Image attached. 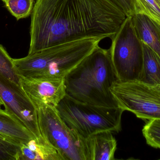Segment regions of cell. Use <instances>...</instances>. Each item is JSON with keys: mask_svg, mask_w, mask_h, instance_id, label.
Segmentation results:
<instances>
[{"mask_svg": "<svg viewBox=\"0 0 160 160\" xmlns=\"http://www.w3.org/2000/svg\"><path fill=\"white\" fill-rule=\"evenodd\" d=\"M0 74L16 83L19 84V79L14 68L13 59L3 46L0 44Z\"/></svg>", "mask_w": 160, "mask_h": 160, "instance_id": "ac0fdd59", "label": "cell"}, {"mask_svg": "<svg viewBox=\"0 0 160 160\" xmlns=\"http://www.w3.org/2000/svg\"><path fill=\"white\" fill-rule=\"evenodd\" d=\"M35 0H6L5 6L18 20L29 17L32 14Z\"/></svg>", "mask_w": 160, "mask_h": 160, "instance_id": "2e32d148", "label": "cell"}, {"mask_svg": "<svg viewBox=\"0 0 160 160\" xmlns=\"http://www.w3.org/2000/svg\"><path fill=\"white\" fill-rule=\"evenodd\" d=\"M133 24L140 40L152 49L160 57V27L147 16L135 14Z\"/></svg>", "mask_w": 160, "mask_h": 160, "instance_id": "7c38bea8", "label": "cell"}, {"mask_svg": "<svg viewBox=\"0 0 160 160\" xmlns=\"http://www.w3.org/2000/svg\"><path fill=\"white\" fill-rule=\"evenodd\" d=\"M2 106H3V103L1 99L0 98V109H1Z\"/></svg>", "mask_w": 160, "mask_h": 160, "instance_id": "44dd1931", "label": "cell"}, {"mask_svg": "<svg viewBox=\"0 0 160 160\" xmlns=\"http://www.w3.org/2000/svg\"><path fill=\"white\" fill-rule=\"evenodd\" d=\"M132 16L126 17L111 39V61L118 81L121 82L139 81L143 67L142 47Z\"/></svg>", "mask_w": 160, "mask_h": 160, "instance_id": "5b68a950", "label": "cell"}, {"mask_svg": "<svg viewBox=\"0 0 160 160\" xmlns=\"http://www.w3.org/2000/svg\"><path fill=\"white\" fill-rule=\"evenodd\" d=\"M36 110L42 137L59 151L64 160H87L85 138L65 124L56 107L44 104Z\"/></svg>", "mask_w": 160, "mask_h": 160, "instance_id": "8992f818", "label": "cell"}, {"mask_svg": "<svg viewBox=\"0 0 160 160\" xmlns=\"http://www.w3.org/2000/svg\"><path fill=\"white\" fill-rule=\"evenodd\" d=\"M18 77L22 88L36 109L44 104L56 107L66 95L64 78Z\"/></svg>", "mask_w": 160, "mask_h": 160, "instance_id": "9c48e42d", "label": "cell"}, {"mask_svg": "<svg viewBox=\"0 0 160 160\" xmlns=\"http://www.w3.org/2000/svg\"><path fill=\"white\" fill-rule=\"evenodd\" d=\"M64 122L84 138L102 132H118L124 110L80 102L67 95L56 107Z\"/></svg>", "mask_w": 160, "mask_h": 160, "instance_id": "277c9868", "label": "cell"}, {"mask_svg": "<svg viewBox=\"0 0 160 160\" xmlns=\"http://www.w3.org/2000/svg\"><path fill=\"white\" fill-rule=\"evenodd\" d=\"M87 160H115L117 143L111 132H99L86 138Z\"/></svg>", "mask_w": 160, "mask_h": 160, "instance_id": "30bf717a", "label": "cell"}, {"mask_svg": "<svg viewBox=\"0 0 160 160\" xmlns=\"http://www.w3.org/2000/svg\"><path fill=\"white\" fill-rule=\"evenodd\" d=\"M66 95L106 108L119 107L111 91L118 80L110 50L97 47L64 78Z\"/></svg>", "mask_w": 160, "mask_h": 160, "instance_id": "7a4b0ae2", "label": "cell"}, {"mask_svg": "<svg viewBox=\"0 0 160 160\" xmlns=\"http://www.w3.org/2000/svg\"><path fill=\"white\" fill-rule=\"evenodd\" d=\"M1 1H2V2H3L4 3L5 2H6V0H1Z\"/></svg>", "mask_w": 160, "mask_h": 160, "instance_id": "7402d4cb", "label": "cell"}, {"mask_svg": "<svg viewBox=\"0 0 160 160\" xmlns=\"http://www.w3.org/2000/svg\"><path fill=\"white\" fill-rule=\"evenodd\" d=\"M28 54L89 37L111 39L126 14L111 0H35Z\"/></svg>", "mask_w": 160, "mask_h": 160, "instance_id": "6da1fadb", "label": "cell"}, {"mask_svg": "<svg viewBox=\"0 0 160 160\" xmlns=\"http://www.w3.org/2000/svg\"><path fill=\"white\" fill-rule=\"evenodd\" d=\"M112 94L124 111L131 112L143 120L160 119V87L139 81H116L111 88Z\"/></svg>", "mask_w": 160, "mask_h": 160, "instance_id": "52a82bcc", "label": "cell"}, {"mask_svg": "<svg viewBox=\"0 0 160 160\" xmlns=\"http://www.w3.org/2000/svg\"><path fill=\"white\" fill-rule=\"evenodd\" d=\"M107 38L82 39L52 46L19 59H13L18 76L64 78Z\"/></svg>", "mask_w": 160, "mask_h": 160, "instance_id": "3957f363", "label": "cell"}, {"mask_svg": "<svg viewBox=\"0 0 160 160\" xmlns=\"http://www.w3.org/2000/svg\"><path fill=\"white\" fill-rule=\"evenodd\" d=\"M142 133L148 144L160 149V119L148 121L144 126Z\"/></svg>", "mask_w": 160, "mask_h": 160, "instance_id": "d6986e66", "label": "cell"}, {"mask_svg": "<svg viewBox=\"0 0 160 160\" xmlns=\"http://www.w3.org/2000/svg\"><path fill=\"white\" fill-rule=\"evenodd\" d=\"M0 133L21 144L36 138L17 116L5 109H0Z\"/></svg>", "mask_w": 160, "mask_h": 160, "instance_id": "4fadbf2b", "label": "cell"}, {"mask_svg": "<svg viewBox=\"0 0 160 160\" xmlns=\"http://www.w3.org/2000/svg\"><path fill=\"white\" fill-rule=\"evenodd\" d=\"M135 14L147 16L160 27V0H135Z\"/></svg>", "mask_w": 160, "mask_h": 160, "instance_id": "9a60e30c", "label": "cell"}, {"mask_svg": "<svg viewBox=\"0 0 160 160\" xmlns=\"http://www.w3.org/2000/svg\"><path fill=\"white\" fill-rule=\"evenodd\" d=\"M21 145L0 133V160H18Z\"/></svg>", "mask_w": 160, "mask_h": 160, "instance_id": "e0dca14e", "label": "cell"}, {"mask_svg": "<svg viewBox=\"0 0 160 160\" xmlns=\"http://www.w3.org/2000/svg\"><path fill=\"white\" fill-rule=\"evenodd\" d=\"M126 14L127 17L135 14V0H111Z\"/></svg>", "mask_w": 160, "mask_h": 160, "instance_id": "ffe728a7", "label": "cell"}, {"mask_svg": "<svg viewBox=\"0 0 160 160\" xmlns=\"http://www.w3.org/2000/svg\"><path fill=\"white\" fill-rule=\"evenodd\" d=\"M143 49V67L139 81L160 87V57L148 46L141 41Z\"/></svg>", "mask_w": 160, "mask_h": 160, "instance_id": "5bb4252c", "label": "cell"}, {"mask_svg": "<svg viewBox=\"0 0 160 160\" xmlns=\"http://www.w3.org/2000/svg\"><path fill=\"white\" fill-rule=\"evenodd\" d=\"M18 160H64L61 153L44 138H33L20 146Z\"/></svg>", "mask_w": 160, "mask_h": 160, "instance_id": "8fae6325", "label": "cell"}, {"mask_svg": "<svg viewBox=\"0 0 160 160\" xmlns=\"http://www.w3.org/2000/svg\"><path fill=\"white\" fill-rule=\"evenodd\" d=\"M0 98L5 110L17 116L37 139L43 138L38 126L37 111L22 90L0 74Z\"/></svg>", "mask_w": 160, "mask_h": 160, "instance_id": "ba28073f", "label": "cell"}]
</instances>
